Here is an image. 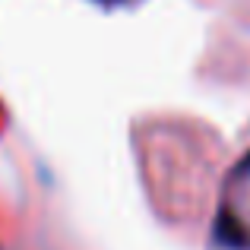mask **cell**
<instances>
[{
  "instance_id": "cell-1",
  "label": "cell",
  "mask_w": 250,
  "mask_h": 250,
  "mask_svg": "<svg viewBox=\"0 0 250 250\" xmlns=\"http://www.w3.org/2000/svg\"><path fill=\"white\" fill-rule=\"evenodd\" d=\"M215 241L225 250H250V228L234 215V209H222L215 215Z\"/></svg>"
},
{
  "instance_id": "cell-2",
  "label": "cell",
  "mask_w": 250,
  "mask_h": 250,
  "mask_svg": "<svg viewBox=\"0 0 250 250\" xmlns=\"http://www.w3.org/2000/svg\"><path fill=\"white\" fill-rule=\"evenodd\" d=\"M238 174H241V177H247V174H250V152H247V159L238 165Z\"/></svg>"
},
{
  "instance_id": "cell-3",
  "label": "cell",
  "mask_w": 250,
  "mask_h": 250,
  "mask_svg": "<svg viewBox=\"0 0 250 250\" xmlns=\"http://www.w3.org/2000/svg\"><path fill=\"white\" fill-rule=\"evenodd\" d=\"M95 3H102V6H121V3H127V0H95Z\"/></svg>"
}]
</instances>
